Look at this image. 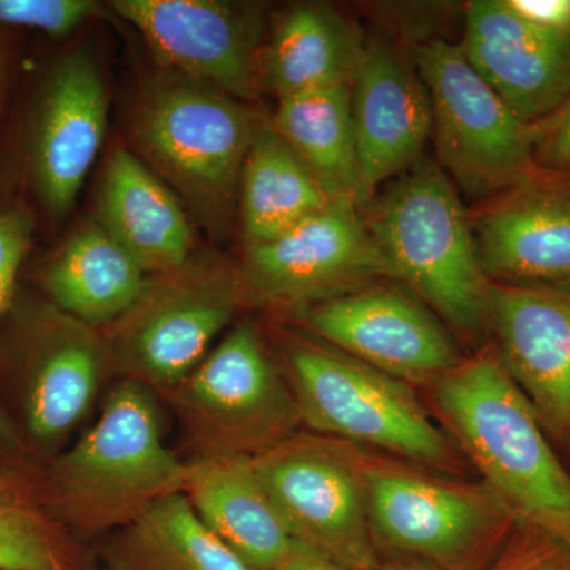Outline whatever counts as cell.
Returning <instances> with one entry per match:
<instances>
[{
	"label": "cell",
	"mask_w": 570,
	"mask_h": 570,
	"mask_svg": "<svg viewBox=\"0 0 570 570\" xmlns=\"http://www.w3.org/2000/svg\"><path fill=\"white\" fill-rule=\"evenodd\" d=\"M445 433L517 519L570 547V472L494 344L430 387Z\"/></svg>",
	"instance_id": "obj_1"
},
{
	"label": "cell",
	"mask_w": 570,
	"mask_h": 570,
	"mask_svg": "<svg viewBox=\"0 0 570 570\" xmlns=\"http://www.w3.org/2000/svg\"><path fill=\"white\" fill-rule=\"evenodd\" d=\"M153 393L121 379L77 444L40 469L48 509L75 535L121 531L160 499L183 493L187 461L165 448Z\"/></svg>",
	"instance_id": "obj_2"
},
{
	"label": "cell",
	"mask_w": 570,
	"mask_h": 570,
	"mask_svg": "<svg viewBox=\"0 0 570 570\" xmlns=\"http://www.w3.org/2000/svg\"><path fill=\"white\" fill-rule=\"evenodd\" d=\"M396 283L426 303L453 335L480 343L491 333V283L468 212L438 163L420 160L362 209Z\"/></svg>",
	"instance_id": "obj_3"
},
{
	"label": "cell",
	"mask_w": 570,
	"mask_h": 570,
	"mask_svg": "<svg viewBox=\"0 0 570 570\" xmlns=\"http://www.w3.org/2000/svg\"><path fill=\"white\" fill-rule=\"evenodd\" d=\"M275 343L307 431L439 474L463 471L459 448L412 385L311 335L281 328Z\"/></svg>",
	"instance_id": "obj_4"
},
{
	"label": "cell",
	"mask_w": 570,
	"mask_h": 570,
	"mask_svg": "<svg viewBox=\"0 0 570 570\" xmlns=\"http://www.w3.org/2000/svg\"><path fill=\"white\" fill-rule=\"evenodd\" d=\"M365 472L381 557L434 570H485L520 521L482 480L468 482L366 449Z\"/></svg>",
	"instance_id": "obj_5"
},
{
	"label": "cell",
	"mask_w": 570,
	"mask_h": 570,
	"mask_svg": "<svg viewBox=\"0 0 570 570\" xmlns=\"http://www.w3.org/2000/svg\"><path fill=\"white\" fill-rule=\"evenodd\" d=\"M262 119L213 86L164 70L141 92L132 138L198 213L217 217L239 193L243 167Z\"/></svg>",
	"instance_id": "obj_6"
},
{
	"label": "cell",
	"mask_w": 570,
	"mask_h": 570,
	"mask_svg": "<svg viewBox=\"0 0 570 570\" xmlns=\"http://www.w3.org/2000/svg\"><path fill=\"white\" fill-rule=\"evenodd\" d=\"M165 396L194 456L255 459L303 426L291 385L253 321L234 326Z\"/></svg>",
	"instance_id": "obj_7"
},
{
	"label": "cell",
	"mask_w": 570,
	"mask_h": 570,
	"mask_svg": "<svg viewBox=\"0 0 570 570\" xmlns=\"http://www.w3.org/2000/svg\"><path fill=\"white\" fill-rule=\"evenodd\" d=\"M412 59L430 96L439 167L461 193L483 204L538 170L531 124L510 110L460 45H414Z\"/></svg>",
	"instance_id": "obj_8"
},
{
	"label": "cell",
	"mask_w": 570,
	"mask_h": 570,
	"mask_svg": "<svg viewBox=\"0 0 570 570\" xmlns=\"http://www.w3.org/2000/svg\"><path fill=\"white\" fill-rule=\"evenodd\" d=\"M242 307L236 266L190 258L181 268L154 275L137 303L108 325L112 367L167 395L200 365Z\"/></svg>",
	"instance_id": "obj_9"
},
{
	"label": "cell",
	"mask_w": 570,
	"mask_h": 570,
	"mask_svg": "<svg viewBox=\"0 0 570 570\" xmlns=\"http://www.w3.org/2000/svg\"><path fill=\"white\" fill-rule=\"evenodd\" d=\"M253 461L295 542L346 570H367L381 560L371 531L365 449L299 431Z\"/></svg>",
	"instance_id": "obj_10"
},
{
	"label": "cell",
	"mask_w": 570,
	"mask_h": 570,
	"mask_svg": "<svg viewBox=\"0 0 570 570\" xmlns=\"http://www.w3.org/2000/svg\"><path fill=\"white\" fill-rule=\"evenodd\" d=\"M238 269L246 306L288 314L379 281H396L362 209L333 200L268 242L247 246Z\"/></svg>",
	"instance_id": "obj_11"
},
{
	"label": "cell",
	"mask_w": 570,
	"mask_h": 570,
	"mask_svg": "<svg viewBox=\"0 0 570 570\" xmlns=\"http://www.w3.org/2000/svg\"><path fill=\"white\" fill-rule=\"evenodd\" d=\"M291 316L311 336L412 387H431L466 356L441 317L393 281L365 285Z\"/></svg>",
	"instance_id": "obj_12"
},
{
	"label": "cell",
	"mask_w": 570,
	"mask_h": 570,
	"mask_svg": "<svg viewBox=\"0 0 570 570\" xmlns=\"http://www.w3.org/2000/svg\"><path fill=\"white\" fill-rule=\"evenodd\" d=\"M110 6L145 37L165 70L243 102L264 89V7L225 0H115Z\"/></svg>",
	"instance_id": "obj_13"
},
{
	"label": "cell",
	"mask_w": 570,
	"mask_h": 570,
	"mask_svg": "<svg viewBox=\"0 0 570 570\" xmlns=\"http://www.w3.org/2000/svg\"><path fill=\"white\" fill-rule=\"evenodd\" d=\"M471 223L491 284L570 291V174L538 168Z\"/></svg>",
	"instance_id": "obj_14"
},
{
	"label": "cell",
	"mask_w": 570,
	"mask_h": 570,
	"mask_svg": "<svg viewBox=\"0 0 570 570\" xmlns=\"http://www.w3.org/2000/svg\"><path fill=\"white\" fill-rule=\"evenodd\" d=\"M21 370L26 436L39 449L59 448L88 414L112 367L99 328L50 306L29 326Z\"/></svg>",
	"instance_id": "obj_15"
},
{
	"label": "cell",
	"mask_w": 570,
	"mask_h": 570,
	"mask_svg": "<svg viewBox=\"0 0 570 570\" xmlns=\"http://www.w3.org/2000/svg\"><path fill=\"white\" fill-rule=\"evenodd\" d=\"M107 116L96 59L86 50L62 56L41 88L29 146L33 184L51 216L61 219L77 200L102 148Z\"/></svg>",
	"instance_id": "obj_16"
},
{
	"label": "cell",
	"mask_w": 570,
	"mask_h": 570,
	"mask_svg": "<svg viewBox=\"0 0 570 570\" xmlns=\"http://www.w3.org/2000/svg\"><path fill=\"white\" fill-rule=\"evenodd\" d=\"M499 358L549 438L570 448V291L491 284Z\"/></svg>",
	"instance_id": "obj_17"
},
{
	"label": "cell",
	"mask_w": 570,
	"mask_h": 570,
	"mask_svg": "<svg viewBox=\"0 0 570 570\" xmlns=\"http://www.w3.org/2000/svg\"><path fill=\"white\" fill-rule=\"evenodd\" d=\"M360 171L367 197L420 163L433 112L414 59L379 39L365 41L351 81Z\"/></svg>",
	"instance_id": "obj_18"
},
{
	"label": "cell",
	"mask_w": 570,
	"mask_h": 570,
	"mask_svg": "<svg viewBox=\"0 0 570 570\" xmlns=\"http://www.w3.org/2000/svg\"><path fill=\"white\" fill-rule=\"evenodd\" d=\"M460 47L510 110L531 126L569 97L570 40L532 28L505 0L469 3Z\"/></svg>",
	"instance_id": "obj_19"
},
{
	"label": "cell",
	"mask_w": 570,
	"mask_h": 570,
	"mask_svg": "<svg viewBox=\"0 0 570 570\" xmlns=\"http://www.w3.org/2000/svg\"><path fill=\"white\" fill-rule=\"evenodd\" d=\"M99 223L149 275L190 261L193 230L174 190L127 148L112 149L99 194Z\"/></svg>",
	"instance_id": "obj_20"
},
{
	"label": "cell",
	"mask_w": 570,
	"mask_h": 570,
	"mask_svg": "<svg viewBox=\"0 0 570 570\" xmlns=\"http://www.w3.org/2000/svg\"><path fill=\"white\" fill-rule=\"evenodd\" d=\"M183 493L250 570L275 569L294 547L249 456H193Z\"/></svg>",
	"instance_id": "obj_21"
},
{
	"label": "cell",
	"mask_w": 570,
	"mask_h": 570,
	"mask_svg": "<svg viewBox=\"0 0 570 570\" xmlns=\"http://www.w3.org/2000/svg\"><path fill=\"white\" fill-rule=\"evenodd\" d=\"M366 37L326 3H298L273 24L262 52V82L277 102L299 94L351 85Z\"/></svg>",
	"instance_id": "obj_22"
},
{
	"label": "cell",
	"mask_w": 570,
	"mask_h": 570,
	"mask_svg": "<svg viewBox=\"0 0 570 570\" xmlns=\"http://www.w3.org/2000/svg\"><path fill=\"white\" fill-rule=\"evenodd\" d=\"M151 275L99 220L70 236L45 272L52 306L96 326L121 318Z\"/></svg>",
	"instance_id": "obj_23"
},
{
	"label": "cell",
	"mask_w": 570,
	"mask_h": 570,
	"mask_svg": "<svg viewBox=\"0 0 570 570\" xmlns=\"http://www.w3.org/2000/svg\"><path fill=\"white\" fill-rule=\"evenodd\" d=\"M272 124L332 200H347L365 208L370 197L360 171L351 85L279 100Z\"/></svg>",
	"instance_id": "obj_24"
},
{
	"label": "cell",
	"mask_w": 570,
	"mask_h": 570,
	"mask_svg": "<svg viewBox=\"0 0 570 570\" xmlns=\"http://www.w3.org/2000/svg\"><path fill=\"white\" fill-rule=\"evenodd\" d=\"M239 194L246 246L276 238L333 202L272 121L258 126Z\"/></svg>",
	"instance_id": "obj_25"
},
{
	"label": "cell",
	"mask_w": 570,
	"mask_h": 570,
	"mask_svg": "<svg viewBox=\"0 0 570 570\" xmlns=\"http://www.w3.org/2000/svg\"><path fill=\"white\" fill-rule=\"evenodd\" d=\"M105 557L112 570H250L206 527L184 493L160 499L116 532Z\"/></svg>",
	"instance_id": "obj_26"
},
{
	"label": "cell",
	"mask_w": 570,
	"mask_h": 570,
	"mask_svg": "<svg viewBox=\"0 0 570 570\" xmlns=\"http://www.w3.org/2000/svg\"><path fill=\"white\" fill-rule=\"evenodd\" d=\"M0 570H92L88 549L56 520L40 469L0 461Z\"/></svg>",
	"instance_id": "obj_27"
},
{
	"label": "cell",
	"mask_w": 570,
	"mask_h": 570,
	"mask_svg": "<svg viewBox=\"0 0 570 570\" xmlns=\"http://www.w3.org/2000/svg\"><path fill=\"white\" fill-rule=\"evenodd\" d=\"M97 13L99 3L91 0H0V24L37 29L58 39Z\"/></svg>",
	"instance_id": "obj_28"
},
{
	"label": "cell",
	"mask_w": 570,
	"mask_h": 570,
	"mask_svg": "<svg viewBox=\"0 0 570 570\" xmlns=\"http://www.w3.org/2000/svg\"><path fill=\"white\" fill-rule=\"evenodd\" d=\"M485 570H570V547L519 521L508 543Z\"/></svg>",
	"instance_id": "obj_29"
},
{
	"label": "cell",
	"mask_w": 570,
	"mask_h": 570,
	"mask_svg": "<svg viewBox=\"0 0 570 570\" xmlns=\"http://www.w3.org/2000/svg\"><path fill=\"white\" fill-rule=\"evenodd\" d=\"M29 214L9 209L0 212V321L13 298L14 283L32 238Z\"/></svg>",
	"instance_id": "obj_30"
},
{
	"label": "cell",
	"mask_w": 570,
	"mask_h": 570,
	"mask_svg": "<svg viewBox=\"0 0 570 570\" xmlns=\"http://www.w3.org/2000/svg\"><path fill=\"white\" fill-rule=\"evenodd\" d=\"M535 164L570 174V94L551 115L532 126Z\"/></svg>",
	"instance_id": "obj_31"
},
{
	"label": "cell",
	"mask_w": 570,
	"mask_h": 570,
	"mask_svg": "<svg viewBox=\"0 0 570 570\" xmlns=\"http://www.w3.org/2000/svg\"><path fill=\"white\" fill-rule=\"evenodd\" d=\"M0 461L28 464V445H26L24 438L2 406H0Z\"/></svg>",
	"instance_id": "obj_32"
},
{
	"label": "cell",
	"mask_w": 570,
	"mask_h": 570,
	"mask_svg": "<svg viewBox=\"0 0 570 570\" xmlns=\"http://www.w3.org/2000/svg\"><path fill=\"white\" fill-rule=\"evenodd\" d=\"M273 570H346L316 550L295 542L287 557Z\"/></svg>",
	"instance_id": "obj_33"
},
{
	"label": "cell",
	"mask_w": 570,
	"mask_h": 570,
	"mask_svg": "<svg viewBox=\"0 0 570 570\" xmlns=\"http://www.w3.org/2000/svg\"><path fill=\"white\" fill-rule=\"evenodd\" d=\"M367 570H434L423 562L406 560V558L381 557V560Z\"/></svg>",
	"instance_id": "obj_34"
},
{
	"label": "cell",
	"mask_w": 570,
	"mask_h": 570,
	"mask_svg": "<svg viewBox=\"0 0 570 570\" xmlns=\"http://www.w3.org/2000/svg\"><path fill=\"white\" fill-rule=\"evenodd\" d=\"M2 81H3V52H2V47H0V91H2Z\"/></svg>",
	"instance_id": "obj_35"
}]
</instances>
